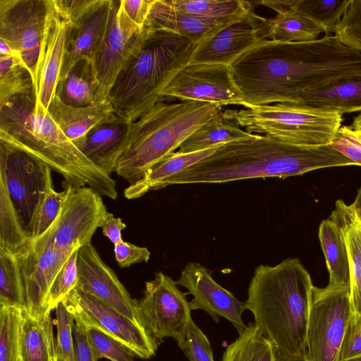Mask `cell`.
Listing matches in <instances>:
<instances>
[{"label":"cell","mask_w":361,"mask_h":361,"mask_svg":"<svg viewBox=\"0 0 361 361\" xmlns=\"http://www.w3.org/2000/svg\"><path fill=\"white\" fill-rule=\"evenodd\" d=\"M230 66L245 108L300 104L313 89L338 78L361 74V54L344 45L335 35L307 42L267 40Z\"/></svg>","instance_id":"6da1fadb"},{"label":"cell","mask_w":361,"mask_h":361,"mask_svg":"<svg viewBox=\"0 0 361 361\" xmlns=\"http://www.w3.org/2000/svg\"><path fill=\"white\" fill-rule=\"evenodd\" d=\"M352 165L355 164L330 145H298L251 134L218 146L208 157L165 180L159 189L175 184L286 178L323 168Z\"/></svg>","instance_id":"7a4b0ae2"},{"label":"cell","mask_w":361,"mask_h":361,"mask_svg":"<svg viewBox=\"0 0 361 361\" xmlns=\"http://www.w3.org/2000/svg\"><path fill=\"white\" fill-rule=\"evenodd\" d=\"M313 288L310 274L298 258L255 269L245 309L274 343L279 361H304Z\"/></svg>","instance_id":"3957f363"},{"label":"cell","mask_w":361,"mask_h":361,"mask_svg":"<svg viewBox=\"0 0 361 361\" xmlns=\"http://www.w3.org/2000/svg\"><path fill=\"white\" fill-rule=\"evenodd\" d=\"M0 141L39 160L59 173L66 185L88 187L117 198L116 181L89 160L62 132L35 92L0 105Z\"/></svg>","instance_id":"277c9868"},{"label":"cell","mask_w":361,"mask_h":361,"mask_svg":"<svg viewBox=\"0 0 361 361\" xmlns=\"http://www.w3.org/2000/svg\"><path fill=\"white\" fill-rule=\"evenodd\" d=\"M138 53L119 73L107 97L115 114L133 122L157 102L161 92L188 63L196 44L165 30H149Z\"/></svg>","instance_id":"5b68a950"},{"label":"cell","mask_w":361,"mask_h":361,"mask_svg":"<svg viewBox=\"0 0 361 361\" xmlns=\"http://www.w3.org/2000/svg\"><path fill=\"white\" fill-rule=\"evenodd\" d=\"M214 104L183 101L157 102L131 123L128 145L114 172L130 183L175 152L194 131L221 112Z\"/></svg>","instance_id":"8992f818"},{"label":"cell","mask_w":361,"mask_h":361,"mask_svg":"<svg viewBox=\"0 0 361 361\" xmlns=\"http://www.w3.org/2000/svg\"><path fill=\"white\" fill-rule=\"evenodd\" d=\"M223 116L249 133L305 146L329 145L343 121L335 111L291 103L228 109Z\"/></svg>","instance_id":"52a82bcc"},{"label":"cell","mask_w":361,"mask_h":361,"mask_svg":"<svg viewBox=\"0 0 361 361\" xmlns=\"http://www.w3.org/2000/svg\"><path fill=\"white\" fill-rule=\"evenodd\" d=\"M352 313L350 287L314 286L304 361H338Z\"/></svg>","instance_id":"ba28073f"},{"label":"cell","mask_w":361,"mask_h":361,"mask_svg":"<svg viewBox=\"0 0 361 361\" xmlns=\"http://www.w3.org/2000/svg\"><path fill=\"white\" fill-rule=\"evenodd\" d=\"M49 0H0V39L20 56L37 86Z\"/></svg>","instance_id":"9c48e42d"},{"label":"cell","mask_w":361,"mask_h":361,"mask_svg":"<svg viewBox=\"0 0 361 361\" xmlns=\"http://www.w3.org/2000/svg\"><path fill=\"white\" fill-rule=\"evenodd\" d=\"M0 178L29 236L38 205L51 178L49 166L0 141Z\"/></svg>","instance_id":"30bf717a"},{"label":"cell","mask_w":361,"mask_h":361,"mask_svg":"<svg viewBox=\"0 0 361 361\" xmlns=\"http://www.w3.org/2000/svg\"><path fill=\"white\" fill-rule=\"evenodd\" d=\"M187 294L171 277L157 272L146 282L143 296L135 300L140 319L159 345L166 337L176 341L192 319Z\"/></svg>","instance_id":"8fae6325"},{"label":"cell","mask_w":361,"mask_h":361,"mask_svg":"<svg viewBox=\"0 0 361 361\" xmlns=\"http://www.w3.org/2000/svg\"><path fill=\"white\" fill-rule=\"evenodd\" d=\"M60 212L43 234L60 250L73 251L91 244L107 212L102 195L88 187L66 185Z\"/></svg>","instance_id":"7c38bea8"},{"label":"cell","mask_w":361,"mask_h":361,"mask_svg":"<svg viewBox=\"0 0 361 361\" xmlns=\"http://www.w3.org/2000/svg\"><path fill=\"white\" fill-rule=\"evenodd\" d=\"M73 319L98 327L128 348L135 357L148 360L159 346L146 329L77 286L63 300Z\"/></svg>","instance_id":"4fadbf2b"},{"label":"cell","mask_w":361,"mask_h":361,"mask_svg":"<svg viewBox=\"0 0 361 361\" xmlns=\"http://www.w3.org/2000/svg\"><path fill=\"white\" fill-rule=\"evenodd\" d=\"M165 98L245 108L243 94L235 84L231 66L216 63H190L180 68L161 92Z\"/></svg>","instance_id":"5bb4252c"},{"label":"cell","mask_w":361,"mask_h":361,"mask_svg":"<svg viewBox=\"0 0 361 361\" xmlns=\"http://www.w3.org/2000/svg\"><path fill=\"white\" fill-rule=\"evenodd\" d=\"M145 37V31L128 18L121 0H111L105 34L91 59L96 78L106 97L119 73L140 51Z\"/></svg>","instance_id":"9a60e30c"},{"label":"cell","mask_w":361,"mask_h":361,"mask_svg":"<svg viewBox=\"0 0 361 361\" xmlns=\"http://www.w3.org/2000/svg\"><path fill=\"white\" fill-rule=\"evenodd\" d=\"M56 247L42 234L30 240L15 255L23 277L26 312L37 318L47 313V302L51 287L71 255L75 251Z\"/></svg>","instance_id":"2e32d148"},{"label":"cell","mask_w":361,"mask_h":361,"mask_svg":"<svg viewBox=\"0 0 361 361\" xmlns=\"http://www.w3.org/2000/svg\"><path fill=\"white\" fill-rule=\"evenodd\" d=\"M267 19L252 9L223 25L196 44L188 63L231 66L244 53L267 40Z\"/></svg>","instance_id":"e0dca14e"},{"label":"cell","mask_w":361,"mask_h":361,"mask_svg":"<svg viewBox=\"0 0 361 361\" xmlns=\"http://www.w3.org/2000/svg\"><path fill=\"white\" fill-rule=\"evenodd\" d=\"M77 262L78 288L144 326L137 311L135 300L131 298L114 271L104 262L92 244L78 249Z\"/></svg>","instance_id":"ac0fdd59"},{"label":"cell","mask_w":361,"mask_h":361,"mask_svg":"<svg viewBox=\"0 0 361 361\" xmlns=\"http://www.w3.org/2000/svg\"><path fill=\"white\" fill-rule=\"evenodd\" d=\"M193 295L189 302L191 310H202L219 323L220 317L230 322L239 334L246 328L242 320L245 309V303L240 302L230 291L217 283L212 276V271L198 262H189L182 270L176 281Z\"/></svg>","instance_id":"d6986e66"},{"label":"cell","mask_w":361,"mask_h":361,"mask_svg":"<svg viewBox=\"0 0 361 361\" xmlns=\"http://www.w3.org/2000/svg\"><path fill=\"white\" fill-rule=\"evenodd\" d=\"M68 25L58 13L52 0L37 71V102L47 110L56 95L67 39Z\"/></svg>","instance_id":"ffe728a7"},{"label":"cell","mask_w":361,"mask_h":361,"mask_svg":"<svg viewBox=\"0 0 361 361\" xmlns=\"http://www.w3.org/2000/svg\"><path fill=\"white\" fill-rule=\"evenodd\" d=\"M111 0H97L78 21L68 25L65 54L60 78L83 59H92L105 34Z\"/></svg>","instance_id":"44dd1931"},{"label":"cell","mask_w":361,"mask_h":361,"mask_svg":"<svg viewBox=\"0 0 361 361\" xmlns=\"http://www.w3.org/2000/svg\"><path fill=\"white\" fill-rule=\"evenodd\" d=\"M131 123L118 116L114 121L95 126L73 142L94 165L111 176L128 145Z\"/></svg>","instance_id":"7402d4cb"},{"label":"cell","mask_w":361,"mask_h":361,"mask_svg":"<svg viewBox=\"0 0 361 361\" xmlns=\"http://www.w3.org/2000/svg\"><path fill=\"white\" fill-rule=\"evenodd\" d=\"M223 25L178 11L167 0H154L144 28L171 32L197 44Z\"/></svg>","instance_id":"603a6c76"},{"label":"cell","mask_w":361,"mask_h":361,"mask_svg":"<svg viewBox=\"0 0 361 361\" xmlns=\"http://www.w3.org/2000/svg\"><path fill=\"white\" fill-rule=\"evenodd\" d=\"M47 111L72 142L84 136L95 126L118 117L108 100L92 106L74 107L63 104L56 95Z\"/></svg>","instance_id":"cb8c5ba5"},{"label":"cell","mask_w":361,"mask_h":361,"mask_svg":"<svg viewBox=\"0 0 361 361\" xmlns=\"http://www.w3.org/2000/svg\"><path fill=\"white\" fill-rule=\"evenodd\" d=\"M290 0L259 1L276 12L273 18L267 19V40L280 42H307L318 39L323 30L310 19L297 12Z\"/></svg>","instance_id":"d4e9b609"},{"label":"cell","mask_w":361,"mask_h":361,"mask_svg":"<svg viewBox=\"0 0 361 361\" xmlns=\"http://www.w3.org/2000/svg\"><path fill=\"white\" fill-rule=\"evenodd\" d=\"M319 239L329 273V286L349 288L350 257L342 223L333 212L330 218L322 221Z\"/></svg>","instance_id":"484cf974"},{"label":"cell","mask_w":361,"mask_h":361,"mask_svg":"<svg viewBox=\"0 0 361 361\" xmlns=\"http://www.w3.org/2000/svg\"><path fill=\"white\" fill-rule=\"evenodd\" d=\"M56 96L63 104L74 107L92 106L107 100L90 59H83L75 63L59 79Z\"/></svg>","instance_id":"4316f807"},{"label":"cell","mask_w":361,"mask_h":361,"mask_svg":"<svg viewBox=\"0 0 361 361\" xmlns=\"http://www.w3.org/2000/svg\"><path fill=\"white\" fill-rule=\"evenodd\" d=\"M300 104L343 114L361 112V74L338 78L307 92Z\"/></svg>","instance_id":"83f0119b"},{"label":"cell","mask_w":361,"mask_h":361,"mask_svg":"<svg viewBox=\"0 0 361 361\" xmlns=\"http://www.w3.org/2000/svg\"><path fill=\"white\" fill-rule=\"evenodd\" d=\"M56 353L50 314L35 318L23 310L20 356L23 361H51Z\"/></svg>","instance_id":"f1b7e54d"},{"label":"cell","mask_w":361,"mask_h":361,"mask_svg":"<svg viewBox=\"0 0 361 361\" xmlns=\"http://www.w3.org/2000/svg\"><path fill=\"white\" fill-rule=\"evenodd\" d=\"M216 147L191 153L176 152L171 154L151 167L140 180L126 188L123 192L125 197L136 199L150 190L159 189L165 180L208 157Z\"/></svg>","instance_id":"f546056e"},{"label":"cell","mask_w":361,"mask_h":361,"mask_svg":"<svg viewBox=\"0 0 361 361\" xmlns=\"http://www.w3.org/2000/svg\"><path fill=\"white\" fill-rule=\"evenodd\" d=\"M336 214L344 228L350 257V294L352 312L361 315V221L350 206L338 200L336 203Z\"/></svg>","instance_id":"4dcf8cb0"},{"label":"cell","mask_w":361,"mask_h":361,"mask_svg":"<svg viewBox=\"0 0 361 361\" xmlns=\"http://www.w3.org/2000/svg\"><path fill=\"white\" fill-rule=\"evenodd\" d=\"M250 135L251 133L243 130L235 121L225 118L221 111L188 137L180 145L178 152H200Z\"/></svg>","instance_id":"1f68e13d"},{"label":"cell","mask_w":361,"mask_h":361,"mask_svg":"<svg viewBox=\"0 0 361 361\" xmlns=\"http://www.w3.org/2000/svg\"><path fill=\"white\" fill-rule=\"evenodd\" d=\"M222 361L279 360L274 343L252 322L226 347Z\"/></svg>","instance_id":"d6a6232c"},{"label":"cell","mask_w":361,"mask_h":361,"mask_svg":"<svg viewBox=\"0 0 361 361\" xmlns=\"http://www.w3.org/2000/svg\"><path fill=\"white\" fill-rule=\"evenodd\" d=\"M174 8L225 24L254 9L253 2L243 0H167Z\"/></svg>","instance_id":"836d02e7"},{"label":"cell","mask_w":361,"mask_h":361,"mask_svg":"<svg viewBox=\"0 0 361 361\" xmlns=\"http://www.w3.org/2000/svg\"><path fill=\"white\" fill-rule=\"evenodd\" d=\"M33 91L32 75L20 56L0 55V105L16 95Z\"/></svg>","instance_id":"e575fe53"},{"label":"cell","mask_w":361,"mask_h":361,"mask_svg":"<svg viewBox=\"0 0 361 361\" xmlns=\"http://www.w3.org/2000/svg\"><path fill=\"white\" fill-rule=\"evenodd\" d=\"M29 239L6 184L0 178V248L16 254Z\"/></svg>","instance_id":"d590c367"},{"label":"cell","mask_w":361,"mask_h":361,"mask_svg":"<svg viewBox=\"0 0 361 361\" xmlns=\"http://www.w3.org/2000/svg\"><path fill=\"white\" fill-rule=\"evenodd\" d=\"M0 305L26 310L23 281L16 255L0 248Z\"/></svg>","instance_id":"8d00e7d4"},{"label":"cell","mask_w":361,"mask_h":361,"mask_svg":"<svg viewBox=\"0 0 361 361\" xmlns=\"http://www.w3.org/2000/svg\"><path fill=\"white\" fill-rule=\"evenodd\" d=\"M351 0H294L292 7L329 35L335 32Z\"/></svg>","instance_id":"74e56055"},{"label":"cell","mask_w":361,"mask_h":361,"mask_svg":"<svg viewBox=\"0 0 361 361\" xmlns=\"http://www.w3.org/2000/svg\"><path fill=\"white\" fill-rule=\"evenodd\" d=\"M23 310L0 305V361H18Z\"/></svg>","instance_id":"f35d334b"},{"label":"cell","mask_w":361,"mask_h":361,"mask_svg":"<svg viewBox=\"0 0 361 361\" xmlns=\"http://www.w3.org/2000/svg\"><path fill=\"white\" fill-rule=\"evenodd\" d=\"M64 197L65 190L56 192L51 179L35 213L29 233L30 240L37 238L52 225L60 212Z\"/></svg>","instance_id":"ab89813d"},{"label":"cell","mask_w":361,"mask_h":361,"mask_svg":"<svg viewBox=\"0 0 361 361\" xmlns=\"http://www.w3.org/2000/svg\"><path fill=\"white\" fill-rule=\"evenodd\" d=\"M85 326L97 361L101 358H106L110 361H135V355L118 341L98 327Z\"/></svg>","instance_id":"60d3db41"},{"label":"cell","mask_w":361,"mask_h":361,"mask_svg":"<svg viewBox=\"0 0 361 361\" xmlns=\"http://www.w3.org/2000/svg\"><path fill=\"white\" fill-rule=\"evenodd\" d=\"M78 249L71 255L54 281L47 298V313L55 310L78 285Z\"/></svg>","instance_id":"b9f144b4"},{"label":"cell","mask_w":361,"mask_h":361,"mask_svg":"<svg viewBox=\"0 0 361 361\" xmlns=\"http://www.w3.org/2000/svg\"><path fill=\"white\" fill-rule=\"evenodd\" d=\"M176 341L190 361H214L207 337L192 319Z\"/></svg>","instance_id":"7bdbcfd3"},{"label":"cell","mask_w":361,"mask_h":361,"mask_svg":"<svg viewBox=\"0 0 361 361\" xmlns=\"http://www.w3.org/2000/svg\"><path fill=\"white\" fill-rule=\"evenodd\" d=\"M55 312L57 327L56 359L57 361H75L74 319L63 301L58 305Z\"/></svg>","instance_id":"ee69618b"},{"label":"cell","mask_w":361,"mask_h":361,"mask_svg":"<svg viewBox=\"0 0 361 361\" xmlns=\"http://www.w3.org/2000/svg\"><path fill=\"white\" fill-rule=\"evenodd\" d=\"M334 35L344 45L361 54V0H351Z\"/></svg>","instance_id":"f6af8a7d"},{"label":"cell","mask_w":361,"mask_h":361,"mask_svg":"<svg viewBox=\"0 0 361 361\" xmlns=\"http://www.w3.org/2000/svg\"><path fill=\"white\" fill-rule=\"evenodd\" d=\"M329 145L355 165L361 166V133L350 126H341Z\"/></svg>","instance_id":"bcb514c9"},{"label":"cell","mask_w":361,"mask_h":361,"mask_svg":"<svg viewBox=\"0 0 361 361\" xmlns=\"http://www.w3.org/2000/svg\"><path fill=\"white\" fill-rule=\"evenodd\" d=\"M361 355V315L353 313L345 329L338 361H345Z\"/></svg>","instance_id":"7dc6e473"},{"label":"cell","mask_w":361,"mask_h":361,"mask_svg":"<svg viewBox=\"0 0 361 361\" xmlns=\"http://www.w3.org/2000/svg\"><path fill=\"white\" fill-rule=\"evenodd\" d=\"M114 255L118 265L121 268H127L143 262H147L150 258V252L147 247L123 240L114 245Z\"/></svg>","instance_id":"c3c4849f"},{"label":"cell","mask_w":361,"mask_h":361,"mask_svg":"<svg viewBox=\"0 0 361 361\" xmlns=\"http://www.w3.org/2000/svg\"><path fill=\"white\" fill-rule=\"evenodd\" d=\"M97 0H52L58 13L67 22L73 24L80 19L95 4Z\"/></svg>","instance_id":"681fc988"},{"label":"cell","mask_w":361,"mask_h":361,"mask_svg":"<svg viewBox=\"0 0 361 361\" xmlns=\"http://www.w3.org/2000/svg\"><path fill=\"white\" fill-rule=\"evenodd\" d=\"M154 0H121L123 11L140 28L143 29Z\"/></svg>","instance_id":"f907efd6"},{"label":"cell","mask_w":361,"mask_h":361,"mask_svg":"<svg viewBox=\"0 0 361 361\" xmlns=\"http://www.w3.org/2000/svg\"><path fill=\"white\" fill-rule=\"evenodd\" d=\"M73 338L75 361H97L88 341L85 326L74 319Z\"/></svg>","instance_id":"816d5d0a"},{"label":"cell","mask_w":361,"mask_h":361,"mask_svg":"<svg viewBox=\"0 0 361 361\" xmlns=\"http://www.w3.org/2000/svg\"><path fill=\"white\" fill-rule=\"evenodd\" d=\"M99 228L104 235L115 245L123 241L121 231L126 228V224L119 217H115L112 213L106 212L102 219Z\"/></svg>","instance_id":"f5cc1de1"},{"label":"cell","mask_w":361,"mask_h":361,"mask_svg":"<svg viewBox=\"0 0 361 361\" xmlns=\"http://www.w3.org/2000/svg\"><path fill=\"white\" fill-rule=\"evenodd\" d=\"M350 206L356 214L357 218L361 220V188L359 190L355 201Z\"/></svg>","instance_id":"db71d44e"},{"label":"cell","mask_w":361,"mask_h":361,"mask_svg":"<svg viewBox=\"0 0 361 361\" xmlns=\"http://www.w3.org/2000/svg\"><path fill=\"white\" fill-rule=\"evenodd\" d=\"M350 126L353 130L361 133V112L354 118L353 121Z\"/></svg>","instance_id":"11a10c76"},{"label":"cell","mask_w":361,"mask_h":361,"mask_svg":"<svg viewBox=\"0 0 361 361\" xmlns=\"http://www.w3.org/2000/svg\"><path fill=\"white\" fill-rule=\"evenodd\" d=\"M14 54L11 48L0 39V55H9Z\"/></svg>","instance_id":"9f6ffc18"},{"label":"cell","mask_w":361,"mask_h":361,"mask_svg":"<svg viewBox=\"0 0 361 361\" xmlns=\"http://www.w3.org/2000/svg\"><path fill=\"white\" fill-rule=\"evenodd\" d=\"M345 361H361V355Z\"/></svg>","instance_id":"6f0895ef"},{"label":"cell","mask_w":361,"mask_h":361,"mask_svg":"<svg viewBox=\"0 0 361 361\" xmlns=\"http://www.w3.org/2000/svg\"><path fill=\"white\" fill-rule=\"evenodd\" d=\"M18 361H23V360H22V358H21V357H20V356L19 357V358H18Z\"/></svg>","instance_id":"680465c9"},{"label":"cell","mask_w":361,"mask_h":361,"mask_svg":"<svg viewBox=\"0 0 361 361\" xmlns=\"http://www.w3.org/2000/svg\"><path fill=\"white\" fill-rule=\"evenodd\" d=\"M54 357H55V356H54ZM54 357V358H53V360H52L53 361H56V360H55V357Z\"/></svg>","instance_id":"91938a15"},{"label":"cell","mask_w":361,"mask_h":361,"mask_svg":"<svg viewBox=\"0 0 361 361\" xmlns=\"http://www.w3.org/2000/svg\"><path fill=\"white\" fill-rule=\"evenodd\" d=\"M52 360H53V359H52ZM52 360H51V361H53Z\"/></svg>","instance_id":"94428289"},{"label":"cell","mask_w":361,"mask_h":361,"mask_svg":"<svg viewBox=\"0 0 361 361\" xmlns=\"http://www.w3.org/2000/svg\"><path fill=\"white\" fill-rule=\"evenodd\" d=\"M361 221V220H360Z\"/></svg>","instance_id":"6125c7cd"}]
</instances>
